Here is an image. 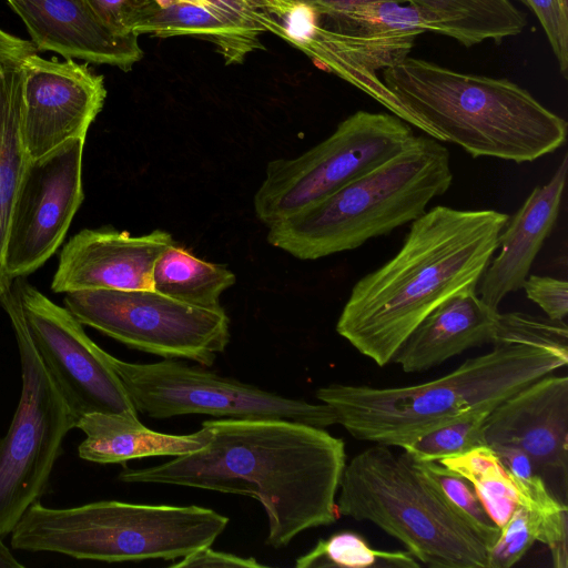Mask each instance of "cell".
I'll return each mask as SVG.
<instances>
[{
  "instance_id": "obj_30",
  "label": "cell",
  "mask_w": 568,
  "mask_h": 568,
  "mask_svg": "<svg viewBox=\"0 0 568 568\" xmlns=\"http://www.w3.org/2000/svg\"><path fill=\"white\" fill-rule=\"evenodd\" d=\"M490 410L477 412L440 426L403 447L415 462H438L486 445L484 424Z\"/></svg>"
},
{
  "instance_id": "obj_36",
  "label": "cell",
  "mask_w": 568,
  "mask_h": 568,
  "mask_svg": "<svg viewBox=\"0 0 568 568\" xmlns=\"http://www.w3.org/2000/svg\"><path fill=\"white\" fill-rule=\"evenodd\" d=\"M95 16L118 34H129L128 20L138 0H84Z\"/></svg>"
},
{
  "instance_id": "obj_9",
  "label": "cell",
  "mask_w": 568,
  "mask_h": 568,
  "mask_svg": "<svg viewBox=\"0 0 568 568\" xmlns=\"http://www.w3.org/2000/svg\"><path fill=\"white\" fill-rule=\"evenodd\" d=\"M414 136L393 113H353L303 154L267 164L253 199L257 219L268 227L335 193L399 154Z\"/></svg>"
},
{
  "instance_id": "obj_7",
  "label": "cell",
  "mask_w": 568,
  "mask_h": 568,
  "mask_svg": "<svg viewBox=\"0 0 568 568\" xmlns=\"http://www.w3.org/2000/svg\"><path fill=\"white\" fill-rule=\"evenodd\" d=\"M229 518L196 505L101 500L49 508L40 500L11 532V547L104 562L174 560L212 546Z\"/></svg>"
},
{
  "instance_id": "obj_8",
  "label": "cell",
  "mask_w": 568,
  "mask_h": 568,
  "mask_svg": "<svg viewBox=\"0 0 568 568\" xmlns=\"http://www.w3.org/2000/svg\"><path fill=\"white\" fill-rule=\"evenodd\" d=\"M14 333L21 396L0 437V537L10 535L26 510L45 493L67 434L77 419L42 364L28 334L11 282L0 293Z\"/></svg>"
},
{
  "instance_id": "obj_28",
  "label": "cell",
  "mask_w": 568,
  "mask_h": 568,
  "mask_svg": "<svg viewBox=\"0 0 568 568\" xmlns=\"http://www.w3.org/2000/svg\"><path fill=\"white\" fill-rule=\"evenodd\" d=\"M513 478L518 489V504L527 510L536 541H540L549 548L556 568H567L568 513L566 503L552 495L546 481L538 474L529 478H519L513 475Z\"/></svg>"
},
{
  "instance_id": "obj_13",
  "label": "cell",
  "mask_w": 568,
  "mask_h": 568,
  "mask_svg": "<svg viewBox=\"0 0 568 568\" xmlns=\"http://www.w3.org/2000/svg\"><path fill=\"white\" fill-rule=\"evenodd\" d=\"M85 139L29 161L8 229L3 271L12 281L40 268L60 247L84 199Z\"/></svg>"
},
{
  "instance_id": "obj_4",
  "label": "cell",
  "mask_w": 568,
  "mask_h": 568,
  "mask_svg": "<svg viewBox=\"0 0 568 568\" xmlns=\"http://www.w3.org/2000/svg\"><path fill=\"white\" fill-rule=\"evenodd\" d=\"M381 78L434 139L455 143L473 158L532 162L567 138V122L508 79L464 73L409 55Z\"/></svg>"
},
{
  "instance_id": "obj_15",
  "label": "cell",
  "mask_w": 568,
  "mask_h": 568,
  "mask_svg": "<svg viewBox=\"0 0 568 568\" xmlns=\"http://www.w3.org/2000/svg\"><path fill=\"white\" fill-rule=\"evenodd\" d=\"M281 28L265 0H138L128 20V31L138 36L206 40L226 64L242 63L263 48V33L277 36Z\"/></svg>"
},
{
  "instance_id": "obj_14",
  "label": "cell",
  "mask_w": 568,
  "mask_h": 568,
  "mask_svg": "<svg viewBox=\"0 0 568 568\" xmlns=\"http://www.w3.org/2000/svg\"><path fill=\"white\" fill-rule=\"evenodd\" d=\"M23 71L21 135L29 161L62 144L87 139L106 98L103 77L88 63L43 59L31 53L20 60Z\"/></svg>"
},
{
  "instance_id": "obj_39",
  "label": "cell",
  "mask_w": 568,
  "mask_h": 568,
  "mask_svg": "<svg viewBox=\"0 0 568 568\" xmlns=\"http://www.w3.org/2000/svg\"><path fill=\"white\" fill-rule=\"evenodd\" d=\"M271 13L281 22L303 6L302 0H265Z\"/></svg>"
},
{
  "instance_id": "obj_38",
  "label": "cell",
  "mask_w": 568,
  "mask_h": 568,
  "mask_svg": "<svg viewBox=\"0 0 568 568\" xmlns=\"http://www.w3.org/2000/svg\"><path fill=\"white\" fill-rule=\"evenodd\" d=\"M303 4L312 9L317 16H328L377 1H397L405 3V0H302Z\"/></svg>"
},
{
  "instance_id": "obj_19",
  "label": "cell",
  "mask_w": 568,
  "mask_h": 568,
  "mask_svg": "<svg viewBox=\"0 0 568 568\" xmlns=\"http://www.w3.org/2000/svg\"><path fill=\"white\" fill-rule=\"evenodd\" d=\"M26 24L38 51L129 71L143 57L135 33L118 34L84 0H7Z\"/></svg>"
},
{
  "instance_id": "obj_27",
  "label": "cell",
  "mask_w": 568,
  "mask_h": 568,
  "mask_svg": "<svg viewBox=\"0 0 568 568\" xmlns=\"http://www.w3.org/2000/svg\"><path fill=\"white\" fill-rule=\"evenodd\" d=\"M317 23L344 34L368 39L417 38L428 29L416 10L397 1H377L328 16Z\"/></svg>"
},
{
  "instance_id": "obj_31",
  "label": "cell",
  "mask_w": 568,
  "mask_h": 568,
  "mask_svg": "<svg viewBox=\"0 0 568 568\" xmlns=\"http://www.w3.org/2000/svg\"><path fill=\"white\" fill-rule=\"evenodd\" d=\"M536 541L527 510L517 505L489 551L488 568H509L517 564Z\"/></svg>"
},
{
  "instance_id": "obj_41",
  "label": "cell",
  "mask_w": 568,
  "mask_h": 568,
  "mask_svg": "<svg viewBox=\"0 0 568 568\" xmlns=\"http://www.w3.org/2000/svg\"><path fill=\"white\" fill-rule=\"evenodd\" d=\"M560 2H561V4H562L564 9H565L566 11H568V0H560Z\"/></svg>"
},
{
  "instance_id": "obj_32",
  "label": "cell",
  "mask_w": 568,
  "mask_h": 568,
  "mask_svg": "<svg viewBox=\"0 0 568 568\" xmlns=\"http://www.w3.org/2000/svg\"><path fill=\"white\" fill-rule=\"evenodd\" d=\"M528 8L535 13L545 31L559 71L568 78V11L560 0H527Z\"/></svg>"
},
{
  "instance_id": "obj_37",
  "label": "cell",
  "mask_w": 568,
  "mask_h": 568,
  "mask_svg": "<svg viewBox=\"0 0 568 568\" xmlns=\"http://www.w3.org/2000/svg\"><path fill=\"white\" fill-rule=\"evenodd\" d=\"M505 468L514 476L529 478L537 474L531 458L523 449L511 445L491 446Z\"/></svg>"
},
{
  "instance_id": "obj_35",
  "label": "cell",
  "mask_w": 568,
  "mask_h": 568,
  "mask_svg": "<svg viewBox=\"0 0 568 568\" xmlns=\"http://www.w3.org/2000/svg\"><path fill=\"white\" fill-rule=\"evenodd\" d=\"M171 568H262L266 565L260 564L253 557H241L234 554L213 550L211 546L197 549L170 565Z\"/></svg>"
},
{
  "instance_id": "obj_25",
  "label": "cell",
  "mask_w": 568,
  "mask_h": 568,
  "mask_svg": "<svg viewBox=\"0 0 568 568\" xmlns=\"http://www.w3.org/2000/svg\"><path fill=\"white\" fill-rule=\"evenodd\" d=\"M235 282L226 266L201 260L175 243L160 254L152 272L155 292L209 310L222 308L220 297Z\"/></svg>"
},
{
  "instance_id": "obj_33",
  "label": "cell",
  "mask_w": 568,
  "mask_h": 568,
  "mask_svg": "<svg viewBox=\"0 0 568 568\" xmlns=\"http://www.w3.org/2000/svg\"><path fill=\"white\" fill-rule=\"evenodd\" d=\"M424 465L433 473L444 493L457 507L479 524L495 525L467 479L448 470L437 462H425Z\"/></svg>"
},
{
  "instance_id": "obj_23",
  "label": "cell",
  "mask_w": 568,
  "mask_h": 568,
  "mask_svg": "<svg viewBox=\"0 0 568 568\" xmlns=\"http://www.w3.org/2000/svg\"><path fill=\"white\" fill-rule=\"evenodd\" d=\"M428 31L455 39L464 47L490 40L500 43L518 36L527 21L510 0H405Z\"/></svg>"
},
{
  "instance_id": "obj_20",
  "label": "cell",
  "mask_w": 568,
  "mask_h": 568,
  "mask_svg": "<svg viewBox=\"0 0 568 568\" xmlns=\"http://www.w3.org/2000/svg\"><path fill=\"white\" fill-rule=\"evenodd\" d=\"M568 156L544 185H537L518 211L508 217L499 234V254L491 258L478 281V296L491 308L521 288L530 267L549 236L560 211L566 184Z\"/></svg>"
},
{
  "instance_id": "obj_24",
  "label": "cell",
  "mask_w": 568,
  "mask_h": 568,
  "mask_svg": "<svg viewBox=\"0 0 568 568\" xmlns=\"http://www.w3.org/2000/svg\"><path fill=\"white\" fill-rule=\"evenodd\" d=\"M22 83L20 60L0 61V293L11 282L3 271L6 241L29 162L21 135Z\"/></svg>"
},
{
  "instance_id": "obj_42",
  "label": "cell",
  "mask_w": 568,
  "mask_h": 568,
  "mask_svg": "<svg viewBox=\"0 0 568 568\" xmlns=\"http://www.w3.org/2000/svg\"><path fill=\"white\" fill-rule=\"evenodd\" d=\"M517 1H519V2H521L523 4H525L526 7H528V2H527V0H517Z\"/></svg>"
},
{
  "instance_id": "obj_12",
  "label": "cell",
  "mask_w": 568,
  "mask_h": 568,
  "mask_svg": "<svg viewBox=\"0 0 568 568\" xmlns=\"http://www.w3.org/2000/svg\"><path fill=\"white\" fill-rule=\"evenodd\" d=\"M11 285L33 347L77 422L90 413L138 416L106 352L83 325L23 277Z\"/></svg>"
},
{
  "instance_id": "obj_40",
  "label": "cell",
  "mask_w": 568,
  "mask_h": 568,
  "mask_svg": "<svg viewBox=\"0 0 568 568\" xmlns=\"http://www.w3.org/2000/svg\"><path fill=\"white\" fill-rule=\"evenodd\" d=\"M17 557L10 551L9 547L2 541L0 537V568H23Z\"/></svg>"
},
{
  "instance_id": "obj_29",
  "label": "cell",
  "mask_w": 568,
  "mask_h": 568,
  "mask_svg": "<svg viewBox=\"0 0 568 568\" xmlns=\"http://www.w3.org/2000/svg\"><path fill=\"white\" fill-rule=\"evenodd\" d=\"M296 568H418L419 564L408 551L374 549L358 534L339 531L317 544L295 561Z\"/></svg>"
},
{
  "instance_id": "obj_11",
  "label": "cell",
  "mask_w": 568,
  "mask_h": 568,
  "mask_svg": "<svg viewBox=\"0 0 568 568\" xmlns=\"http://www.w3.org/2000/svg\"><path fill=\"white\" fill-rule=\"evenodd\" d=\"M63 303L82 325L165 358L211 366L230 342L223 308L195 307L154 290H79L65 293Z\"/></svg>"
},
{
  "instance_id": "obj_16",
  "label": "cell",
  "mask_w": 568,
  "mask_h": 568,
  "mask_svg": "<svg viewBox=\"0 0 568 568\" xmlns=\"http://www.w3.org/2000/svg\"><path fill=\"white\" fill-rule=\"evenodd\" d=\"M488 446L511 445L531 458L544 479L568 478V378L548 374L513 394L487 415Z\"/></svg>"
},
{
  "instance_id": "obj_5",
  "label": "cell",
  "mask_w": 568,
  "mask_h": 568,
  "mask_svg": "<svg viewBox=\"0 0 568 568\" xmlns=\"http://www.w3.org/2000/svg\"><path fill=\"white\" fill-rule=\"evenodd\" d=\"M338 515L371 521L432 568H488L500 528L477 523L444 493L424 463L374 444L346 464Z\"/></svg>"
},
{
  "instance_id": "obj_1",
  "label": "cell",
  "mask_w": 568,
  "mask_h": 568,
  "mask_svg": "<svg viewBox=\"0 0 568 568\" xmlns=\"http://www.w3.org/2000/svg\"><path fill=\"white\" fill-rule=\"evenodd\" d=\"M202 426L211 436L203 448L152 467L124 468L119 479L253 497L266 511V544L274 548L337 520L343 439L287 420L217 418Z\"/></svg>"
},
{
  "instance_id": "obj_18",
  "label": "cell",
  "mask_w": 568,
  "mask_h": 568,
  "mask_svg": "<svg viewBox=\"0 0 568 568\" xmlns=\"http://www.w3.org/2000/svg\"><path fill=\"white\" fill-rule=\"evenodd\" d=\"M296 17L293 29L284 28L278 37L434 138L432 130L398 101L378 74L406 59L415 38L368 39L344 34L320 26L317 14L311 9L296 12Z\"/></svg>"
},
{
  "instance_id": "obj_22",
  "label": "cell",
  "mask_w": 568,
  "mask_h": 568,
  "mask_svg": "<svg viewBox=\"0 0 568 568\" xmlns=\"http://www.w3.org/2000/svg\"><path fill=\"white\" fill-rule=\"evenodd\" d=\"M85 434L79 457L97 464H124L152 456H182L206 446V427L193 434L173 435L149 429L133 415L90 413L75 425Z\"/></svg>"
},
{
  "instance_id": "obj_21",
  "label": "cell",
  "mask_w": 568,
  "mask_h": 568,
  "mask_svg": "<svg viewBox=\"0 0 568 568\" xmlns=\"http://www.w3.org/2000/svg\"><path fill=\"white\" fill-rule=\"evenodd\" d=\"M476 287L458 291L430 312L403 342L392 362L406 373H418L469 348L493 344L499 312L478 296Z\"/></svg>"
},
{
  "instance_id": "obj_17",
  "label": "cell",
  "mask_w": 568,
  "mask_h": 568,
  "mask_svg": "<svg viewBox=\"0 0 568 568\" xmlns=\"http://www.w3.org/2000/svg\"><path fill=\"white\" fill-rule=\"evenodd\" d=\"M172 244L163 230L132 235L112 227L84 229L63 246L51 290H153V266Z\"/></svg>"
},
{
  "instance_id": "obj_3",
  "label": "cell",
  "mask_w": 568,
  "mask_h": 568,
  "mask_svg": "<svg viewBox=\"0 0 568 568\" xmlns=\"http://www.w3.org/2000/svg\"><path fill=\"white\" fill-rule=\"evenodd\" d=\"M493 349L422 384L372 387L332 383L315 395L353 437L403 448L467 415L491 410L534 381L568 363V346L518 323L498 320Z\"/></svg>"
},
{
  "instance_id": "obj_6",
  "label": "cell",
  "mask_w": 568,
  "mask_h": 568,
  "mask_svg": "<svg viewBox=\"0 0 568 568\" xmlns=\"http://www.w3.org/2000/svg\"><path fill=\"white\" fill-rule=\"evenodd\" d=\"M452 182L447 148L415 135L378 168L270 225L267 242L300 260L354 250L418 219Z\"/></svg>"
},
{
  "instance_id": "obj_10",
  "label": "cell",
  "mask_w": 568,
  "mask_h": 568,
  "mask_svg": "<svg viewBox=\"0 0 568 568\" xmlns=\"http://www.w3.org/2000/svg\"><path fill=\"white\" fill-rule=\"evenodd\" d=\"M106 358L135 409L151 418L205 414L217 418L275 419L325 428L337 423L326 403H310L224 377L173 358L129 363Z\"/></svg>"
},
{
  "instance_id": "obj_2",
  "label": "cell",
  "mask_w": 568,
  "mask_h": 568,
  "mask_svg": "<svg viewBox=\"0 0 568 568\" xmlns=\"http://www.w3.org/2000/svg\"><path fill=\"white\" fill-rule=\"evenodd\" d=\"M509 215L437 205L410 224L399 251L353 286L336 332L383 367L445 300L478 281Z\"/></svg>"
},
{
  "instance_id": "obj_34",
  "label": "cell",
  "mask_w": 568,
  "mask_h": 568,
  "mask_svg": "<svg viewBox=\"0 0 568 568\" xmlns=\"http://www.w3.org/2000/svg\"><path fill=\"white\" fill-rule=\"evenodd\" d=\"M521 288L527 297L536 303L547 315L564 321L568 314V284L565 280L550 276L529 275Z\"/></svg>"
},
{
  "instance_id": "obj_26",
  "label": "cell",
  "mask_w": 568,
  "mask_h": 568,
  "mask_svg": "<svg viewBox=\"0 0 568 568\" xmlns=\"http://www.w3.org/2000/svg\"><path fill=\"white\" fill-rule=\"evenodd\" d=\"M437 463L470 483L496 526L501 528L507 523L518 505V489L490 446L479 445Z\"/></svg>"
}]
</instances>
